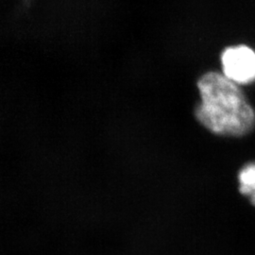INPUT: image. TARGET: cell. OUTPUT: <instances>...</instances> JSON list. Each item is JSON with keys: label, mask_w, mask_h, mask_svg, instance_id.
Wrapping results in <instances>:
<instances>
[{"label": "cell", "mask_w": 255, "mask_h": 255, "mask_svg": "<svg viewBox=\"0 0 255 255\" xmlns=\"http://www.w3.org/2000/svg\"><path fill=\"white\" fill-rule=\"evenodd\" d=\"M201 101L195 116L214 133L244 135L255 125V111L239 84L223 73L210 71L198 81Z\"/></svg>", "instance_id": "6da1fadb"}, {"label": "cell", "mask_w": 255, "mask_h": 255, "mask_svg": "<svg viewBox=\"0 0 255 255\" xmlns=\"http://www.w3.org/2000/svg\"><path fill=\"white\" fill-rule=\"evenodd\" d=\"M239 192L255 206V162L244 164L237 175Z\"/></svg>", "instance_id": "3957f363"}, {"label": "cell", "mask_w": 255, "mask_h": 255, "mask_svg": "<svg viewBox=\"0 0 255 255\" xmlns=\"http://www.w3.org/2000/svg\"><path fill=\"white\" fill-rule=\"evenodd\" d=\"M223 74L237 84L255 81V50L247 45L226 47L221 53Z\"/></svg>", "instance_id": "7a4b0ae2"}]
</instances>
